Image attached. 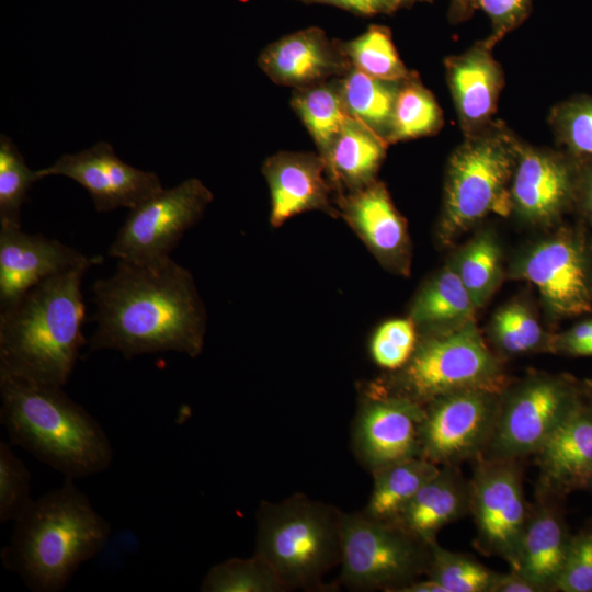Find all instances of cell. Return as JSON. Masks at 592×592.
<instances>
[{
    "label": "cell",
    "mask_w": 592,
    "mask_h": 592,
    "mask_svg": "<svg viewBox=\"0 0 592 592\" xmlns=\"http://www.w3.org/2000/svg\"><path fill=\"white\" fill-rule=\"evenodd\" d=\"M96 329L89 352L114 350L127 360L178 352L197 357L207 312L190 270L170 259L160 265L117 260L114 273L92 286Z\"/></svg>",
    "instance_id": "6da1fadb"
},
{
    "label": "cell",
    "mask_w": 592,
    "mask_h": 592,
    "mask_svg": "<svg viewBox=\"0 0 592 592\" xmlns=\"http://www.w3.org/2000/svg\"><path fill=\"white\" fill-rule=\"evenodd\" d=\"M83 264L50 276L0 310V376L64 387L86 344Z\"/></svg>",
    "instance_id": "7a4b0ae2"
},
{
    "label": "cell",
    "mask_w": 592,
    "mask_h": 592,
    "mask_svg": "<svg viewBox=\"0 0 592 592\" xmlns=\"http://www.w3.org/2000/svg\"><path fill=\"white\" fill-rule=\"evenodd\" d=\"M66 478L57 489L33 500L14 521L4 566L35 592H59L78 569L105 547L111 525L89 498Z\"/></svg>",
    "instance_id": "3957f363"
},
{
    "label": "cell",
    "mask_w": 592,
    "mask_h": 592,
    "mask_svg": "<svg viewBox=\"0 0 592 592\" xmlns=\"http://www.w3.org/2000/svg\"><path fill=\"white\" fill-rule=\"evenodd\" d=\"M0 420L12 445L77 479L106 470L111 442L99 422L62 387L0 376Z\"/></svg>",
    "instance_id": "277c9868"
},
{
    "label": "cell",
    "mask_w": 592,
    "mask_h": 592,
    "mask_svg": "<svg viewBox=\"0 0 592 592\" xmlns=\"http://www.w3.org/2000/svg\"><path fill=\"white\" fill-rule=\"evenodd\" d=\"M342 514L338 508L294 494L261 502L255 553L286 590L322 588L323 576L341 560Z\"/></svg>",
    "instance_id": "5b68a950"
},
{
    "label": "cell",
    "mask_w": 592,
    "mask_h": 592,
    "mask_svg": "<svg viewBox=\"0 0 592 592\" xmlns=\"http://www.w3.org/2000/svg\"><path fill=\"white\" fill-rule=\"evenodd\" d=\"M517 137L500 122L465 136L452 153L437 235L449 244L489 214L512 210L511 181Z\"/></svg>",
    "instance_id": "8992f818"
},
{
    "label": "cell",
    "mask_w": 592,
    "mask_h": 592,
    "mask_svg": "<svg viewBox=\"0 0 592 592\" xmlns=\"http://www.w3.org/2000/svg\"><path fill=\"white\" fill-rule=\"evenodd\" d=\"M373 383L422 406L453 391H503L508 386L499 358L485 343L474 320L445 331L419 333L409 361Z\"/></svg>",
    "instance_id": "52a82bcc"
},
{
    "label": "cell",
    "mask_w": 592,
    "mask_h": 592,
    "mask_svg": "<svg viewBox=\"0 0 592 592\" xmlns=\"http://www.w3.org/2000/svg\"><path fill=\"white\" fill-rule=\"evenodd\" d=\"M431 544L363 511L342 514L341 583L352 591L400 592L426 574Z\"/></svg>",
    "instance_id": "ba28073f"
},
{
    "label": "cell",
    "mask_w": 592,
    "mask_h": 592,
    "mask_svg": "<svg viewBox=\"0 0 592 592\" xmlns=\"http://www.w3.org/2000/svg\"><path fill=\"white\" fill-rule=\"evenodd\" d=\"M583 398L568 375L534 374L503 391L491 436L480 456L520 459L539 449Z\"/></svg>",
    "instance_id": "9c48e42d"
},
{
    "label": "cell",
    "mask_w": 592,
    "mask_h": 592,
    "mask_svg": "<svg viewBox=\"0 0 592 592\" xmlns=\"http://www.w3.org/2000/svg\"><path fill=\"white\" fill-rule=\"evenodd\" d=\"M213 198L209 189L196 178L162 189L129 209L107 250L109 257L151 266L166 263Z\"/></svg>",
    "instance_id": "30bf717a"
},
{
    "label": "cell",
    "mask_w": 592,
    "mask_h": 592,
    "mask_svg": "<svg viewBox=\"0 0 592 592\" xmlns=\"http://www.w3.org/2000/svg\"><path fill=\"white\" fill-rule=\"evenodd\" d=\"M517 460L478 456L469 481L475 546L486 556L502 558L510 569L516 565L530 513Z\"/></svg>",
    "instance_id": "8fae6325"
},
{
    "label": "cell",
    "mask_w": 592,
    "mask_h": 592,
    "mask_svg": "<svg viewBox=\"0 0 592 592\" xmlns=\"http://www.w3.org/2000/svg\"><path fill=\"white\" fill-rule=\"evenodd\" d=\"M513 271L536 286L555 317L592 312V244L582 228L563 227L537 242Z\"/></svg>",
    "instance_id": "7c38bea8"
},
{
    "label": "cell",
    "mask_w": 592,
    "mask_h": 592,
    "mask_svg": "<svg viewBox=\"0 0 592 592\" xmlns=\"http://www.w3.org/2000/svg\"><path fill=\"white\" fill-rule=\"evenodd\" d=\"M503 391L464 389L425 405L421 457L445 466L480 456L493 431Z\"/></svg>",
    "instance_id": "4fadbf2b"
},
{
    "label": "cell",
    "mask_w": 592,
    "mask_h": 592,
    "mask_svg": "<svg viewBox=\"0 0 592 592\" xmlns=\"http://www.w3.org/2000/svg\"><path fill=\"white\" fill-rule=\"evenodd\" d=\"M424 406L389 394L374 383L360 396L352 425L355 457L371 474L400 460L421 457Z\"/></svg>",
    "instance_id": "5bb4252c"
},
{
    "label": "cell",
    "mask_w": 592,
    "mask_h": 592,
    "mask_svg": "<svg viewBox=\"0 0 592 592\" xmlns=\"http://www.w3.org/2000/svg\"><path fill=\"white\" fill-rule=\"evenodd\" d=\"M578 158L516 140L511 203L521 218L549 226L574 207Z\"/></svg>",
    "instance_id": "9a60e30c"
},
{
    "label": "cell",
    "mask_w": 592,
    "mask_h": 592,
    "mask_svg": "<svg viewBox=\"0 0 592 592\" xmlns=\"http://www.w3.org/2000/svg\"><path fill=\"white\" fill-rule=\"evenodd\" d=\"M37 177L65 175L83 186L100 213L133 208L162 190L155 172L143 171L121 160L111 144L99 141L77 153H66L53 164L36 170Z\"/></svg>",
    "instance_id": "2e32d148"
},
{
    "label": "cell",
    "mask_w": 592,
    "mask_h": 592,
    "mask_svg": "<svg viewBox=\"0 0 592 592\" xmlns=\"http://www.w3.org/2000/svg\"><path fill=\"white\" fill-rule=\"evenodd\" d=\"M102 262L101 255L87 257L57 239L0 227V310L50 276Z\"/></svg>",
    "instance_id": "e0dca14e"
},
{
    "label": "cell",
    "mask_w": 592,
    "mask_h": 592,
    "mask_svg": "<svg viewBox=\"0 0 592 592\" xmlns=\"http://www.w3.org/2000/svg\"><path fill=\"white\" fill-rule=\"evenodd\" d=\"M335 204L340 218L386 270L409 274L411 244L407 223L383 182L376 180L362 189L338 194Z\"/></svg>",
    "instance_id": "ac0fdd59"
},
{
    "label": "cell",
    "mask_w": 592,
    "mask_h": 592,
    "mask_svg": "<svg viewBox=\"0 0 592 592\" xmlns=\"http://www.w3.org/2000/svg\"><path fill=\"white\" fill-rule=\"evenodd\" d=\"M261 171L270 191L273 228L306 212L340 218L335 191L319 153L278 151L264 160Z\"/></svg>",
    "instance_id": "d6986e66"
},
{
    "label": "cell",
    "mask_w": 592,
    "mask_h": 592,
    "mask_svg": "<svg viewBox=\"0 0 592 592\" xmlns=\"http://www.w3.org/2000/svg\"><path fill=\"white\" fill-rule=\"evenodd\" d=\"M258 65L273 82L294 90L341 78L352 68L342 41L330 39L316 26L271 43L259 55Z\"/></svg>",
    "instance_id": "ffe728a7"
},
{
    "label": "cell",
    "mask_w": 592,
    "mask_h": 592,
    "mask_svg": "<svg viewBox=\"0 0 592 592\" xmlns=\"http://www.w3.org/2000/svg\"><path fill=\"white\" fill-rule=\"evenodd\" d=\"M583 386V385H582ZM537 496L556 499L589 489L592 478V410L583 398L535 453Z\"/></svg>",
    "instance_id": "44dd1931"
},
{
    "label": "cell",
    "mask_w": 592,
    "mask_h": 592,
    "mask_svg": "<svg viewBox=\"0 0 592 592\" xmlns=\"http://www.w3.org/2000/svg\"><path fill=\"white\" fill-rule=\"evenodd\" d=\"M485 41L445 59L446 80L465 136L489 127L504 84L503 71Z\"/></svg>",
    "instance_id": "7402d4cb"
},
{
    "label": "cell",
    "mask_w": 592,
    "mask_h": 592,
    "mask_svg": "<svg viewBox=\"0 0 592 592\" xmlns=\"http://www.w3.org/2000/svg\"><path fill=\"white\" fill-rule=\"evenodd\" d=\"M558 500L537 496L536 505L530 508L516 565L510 569L540 592L557 591L571 537Z\"/></svg>",
    "instance_id": "603a6c76"
},
{
    "label": "cell",
    "mask_w": 592,
    "mask_h": 592,
    "mask_svg": "<svg viewBox=\"0 0 592 592\" xmlns=\"http://www.w3.org/2000/svg\"><path fill=\"white\" fill-rule=\"evenodd\" d=\"M469 512V481L457 465H445L417 492L395 524L433 544L443 526Z\"/></svg>",
    "instance_id": "cb8c5ba5"
},
{
    "label": "cell",
    "mask_w": 592,
    "mask_h": 592,
    "mask_svg": "<svg viewBox=\"0 0 592 592\" xmlns=\"http://www.w3.org/2000/svg\"><path fill=\"white\" fill-rule=\"evenodd\" d=\"M388 146L361 122L350 117L325 160L335 196L376 181Z\"/></svg>",
    "instance_id": "d4e9b609"
},
{
    "label": "cell",
    "mask_w": 592,
    "mask_h": 592,
    "mask_svg": "<svg viewBox=\"0 0 592 592\" xmlns=\"http://www.w3.org/2000/svg\"><path fill=\"white\" fill-rule=\"evenodd\" d=\"M477 309L456 270L447 265L415 294L409 311L420 333L445 331L474 320Z\"/></svg>",
    "instance_id": "484cf974"
},
{
    "label": "cell",
    "mask_w": 592,
    "mask_h": 592,
    "mask_svg": "<svg viewBox=\"0 0 592 592\" xmlns=\"http://www.w3.org/2000/svg\"><path fill=\"white\" fill-rule=\"evenodd\" d=\"M440 470V466L413 457L386 466L376 473L368 502L363 513L388 523H396L417 492Z\"/></svg>",
    "instance_id": "4316f807"
},
{
    "label": "cell",
    "mask_w": 592,
    "mask_h": 592,
    "mask_svg": "<svg viewBox=\"0 0 592 592\" xmlns=\"http://www.w3.org/2000/svg\"><path fill=\"white\" fill-rule=\"evenodd\" d=\"M291 105L325 161L343 126L352 117L344 104L339 78L295 89Z\"/></svg>",
    "instance_id": "83f0119b"
},
{
    "label": "cell",
    "mask_w": 592,
    "mask_h": 592,
    "mask_svg": "<svg viewBox=\"0 0 592 592\" xmlns=\"http://www.w3.org/2000/svg\"><path fill=\"white\" fill-rule=\"evenodd\" d=\"M400 84L371 77L355 68L339 78L349 114L386 143Z\"/></svg>",
    "instance_id": "f1b7e54d"
},
{
    "label": "cell",
    "mask_w": 592,
    "mask_h": 592,
    "mask_svg": "<svg viewBox=\"0 0 592 592\" xmlns=\"http://www.w3.org/2000/svg\"><path fill=\"white\" fill-rule=\"evenodd\" d=\"M443 126L442 110L432 92L415 73L401 82L391 118L387 144L392 145L435 135Z\"/></svg>",
    "instance_id": "f546056e"
},
{
    "label": "cell",
    "mask_w": 592,
    "mask_h": 592,
    "mask_svg": "<svg viewBox=\"0 0 592 592\" xmlns=\"http://www.w3.org/2000/svg\"><path fill=\"white\" fill-rule=\"evenodd\" d=\"M342 47L352 68L371 77L402 82L415 75L402 62L387 26L373 24Z\"/></svg>",
    "instance_id": "4dcf8cb0"
},
{
    "label": "cell",
    "mask_w": 592,
    "mask_h": 592,
    "mask_svg": "<svg viewBox=\"0 0 592 592\" xmlns=\"http://www.w3.org/2000/svg\"><path fill=\"white\" fill-rule=\"evenodd\" d=\"M475 305L482 306L501 278V251L490 232H481L459 252L454 267Z\"/></svg>",
    "instance_id": "1f68e13d"
},
{
    "label": "cell",
    "mask_w": 592,
    "mask_h": 592,
    "mask_svg": "<svg viewBox=\"0 0 592 592\" xmlns=\"http://www.w3.org/2000/svg\"><path fill=\"white\" fill-rule=\"evenodd\" d=\"M204 592H283L286 591L270 565L259 555L230 558L212 567L204 577Z\"/></svg>",
    "instance_id": "d6a6232c"
},
{
    "label": "cell",
    "mask_w": 592,
    "mask_h": 592,
    "mask_svg": "<svg viewBox=\"0 0 592 592\" xmlns=\"http://www.w3.org/2000/svg\"><path fill=\"white\" fill-rule=\"evenodd\" d=\"M426 577L447 592H491L499 576L469 555L451 551L437 542L431 544Z\"/></svg>",
    "instance_id": "836d02e7"
},
{
    "label": "cell",
    "mask_w": 592,
    "mask_h": 592,
    "mask_svg": "<svg viewBox=\"0 0 592 592\" xmlns=\"http://www.w3.org/2000/svg\"><path fill=\"white\" fill-rule=\"evenodd\" d=\"M39 180L13 141L0 138V227H21V208L32 184Z\"/></svg>",
    "instance_id": "e575fe53"
},
{
    "label": "cell",
    "mask_w": 592,
    "mask_h": 592,
    "mask_svg": "<svg viewBox=\"0 0 592 592\" xmlns=\"http://www.w3.org/2000/svg\"><path fill=\"white\" fill-rule=\"evenodd\" d=\"M550 128L565 151L574 158L592 157V95H577L553 107Z\"/></svg>",
    "instance_id": "d590c367"
},
{
    "label": "cell",
    "mask_w": 592,
    "mask_h": 592,
    "mask_svg": "<svg viewBox=\"0 0 592 592\" xmlns=\"http://www.w3.org/2000/svg\"><path fill=\"white\" fill-rule=\"evenodd\" d=\"M497 346L508 354H523L544 346L546 338L533 314L522 304L512 303L499 309L491 325Z\"/></svg>",
    "instance_id": "8d00e7d4"
},
{
    "label": "cell",
    "mask_w": 592,
    "mask_h": 592,
    "mask_svg": "<svg viewBox=\"0 0 592 592\" xmlns=\"http://www.w3.org/2000/svg\"><path fill=\"white\" fill-rule=\"evenodd\" d=\"M418 340V328L409 317L390 319L374 331L369 341V354L377 366L394 372L409 361Z\"/></svg>",
    "instance_id": "74e56055"
},
{
    "label": "cell",
    "mask_w": 592,
    "mask_h": 592,
    "mask_svg": "<svg viewBox=\"0 0 592 592\" xmlns=\"http://www.w3.org/2000/svg\"><path fill=\"white\" fill-rule=\"evenodd\" d=\"M11 443L0 442V522L15 521L33 501L31 473Z\"/></svg>",
    "instance_id": "f35d334b"
},
{
    "label": "cell",
    "mask_w": 592,
    "mask_h": 592,
    "mask_svg": "<svg viewBox=\"0 0 592 592\" xmlns=\"http://www.w3.org/2000/svg\"><path fill=\"white\" fill-rule=\"evenodd\" d=\"M557 591L592 592V517L570 537Z\"/></svg>",
    "instance_id": "ab89813d"
},
{
    "label": "cell",
    "mask_w": 592,
    "mask_h": 592,
    "mask_svg": "<svg viewBox=\"0 0 592 592\" xmlns=\"http://www.w3.org/2000/svg\"><path fill=\"white\" fill-rule=\"evenodd\" d=\"M533 0H475L476 9H481L491 22V34L483 39L494 47L508 33L516 29L527 18Z\"/></svg>",
    "instance_id": "60d3db41"
},
{
    "label": "cell",
    "mask_w": 592,
    "mask_h": 592,
    "mask_svg": "<svg viewBox=\"0 0 592 592\" xmlns=\"http://www.w3.org/2000/svg\"><path fill=\"white\" fill-rule=\"evenodd\" d=\"M547 350L570 356H592V318L549 337Z\"/></svg>",
    "instance_id": "b9f144b4"
},
{
    "label": "cell",
    "mask_w": 592,
    "mask_h": 592,
    "mask_svg": "<svg viewBox=\"0 0 592 592\" xmlns=\"http://www.w3.org/2000/svg\"><path fill=\"white\" fill-rule=\"evenodd\" d=\"M306 3H322L348 10L354 14L372 16L376 14H389L399 7L396 0H298Z\"/></svg>",
    "instance_id": "7bdbcfd3"
},
{
    "label": "cell",
    "mask_w": 592,
    "mask_h": 592,
    "mask_svg": "<svg viewBox=\"0 0 592 592\" xmlns=\"http://www.w3.org/2000/svg\"><path fill=\"white\" fill-rule=\"evenodd\" d=\"M574 207L592 225V157L578 158Z\"/></svg>",
    "instance_id": "ee69618b"
},
{
    "label": "cell",
    "mask_w": 592,
    "mask_h": 592,
    "mask_svg": "<svg viewBox=\"0 0 592 592\" xmlns=\"http://www.w3.org/2000/svg\"><path fill=\"white\" fill-rule=\"evenodd\" d=\"M491 592H540V590L520 573L510 570L499 573Z\"/></svg>",
    "instance_id": "f6af8a7d"
},
{
    "label": "cell",
    "mask_w": 592,
    "mask_h": 592,
    "mask_svg": "<svg viewBox=\"0 0 592 592\" xmlns=\"http://www.w3.org/2000/svg\"><path fill=\"white\" fill-rule=\"evenodd\" d=\"M475 10V0H451L449 18L453 22L465 21Z\"/></svg>",
    "instance_id": "bcb514c9"
},
{
    "label": "cell",
    "mask_w": 592,
    "mask_h": 592,
    "mask_svg": "<svg viewBox=\"0 0 592 592\" xmlns=\"http://www.w3.org/2000/svg\"><path fill=\"white\" fill-rule=\"evenodd\" d=\"M400 592H447L437 581L426 577L418 579L400 590Z\"/></svg>",
    "instance_id": "7dc6e473"
},
{
    "label": "cell",
    "mask_w": 592,
    "mask_h": 592,
    "mask_svg": "<svg viewBox=\"0 0 592 592\" xmlns=\"http://www.w3.org/2000/svg\"><path fill=\"white\" fill-rule=\"evenodd\" d=\"M583 391H584V396H585V399L592 410V377L585 379L583 383Z\"/></svg>",
    "instance_id": "c3c4849f"
},
{
    "label": "cell",
    "mask_w": 592,
    "mask_h": 592,
    "mask_svg": "<svg viewBox=\"0 0 592 592\" xmlns=\"http://www.w3.org/2000/svg\"><path fill=\"white\" fill-rule=\"evenodd\" d=\"M417 1H432V0H396L398 7L406 5V4H411V3H414Z\"/></svg>",
    "instance_id": "681fc988"
},
{
    "label": "cell",
    "mask_w": 592,
    "mask_h": 592,
    "mask_svg": "<svg viewBox=\"0 0 592 592\" xmlns=\"http://www.w3.org/2000/svg\"><path fill=\"white\" fill-rule=\"evenodd\" d=\"M589 489L592 490V478H591V481H590V486H589Z\"/></svg>",
    "instance_id": "f907efd6"
}]
</instances>
